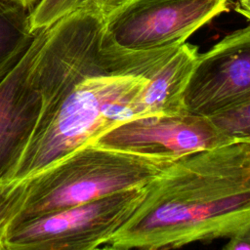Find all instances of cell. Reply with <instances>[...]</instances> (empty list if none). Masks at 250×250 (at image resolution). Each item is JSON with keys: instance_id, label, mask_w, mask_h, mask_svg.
<instances>
[{"instance_id": "cell-1", "label": "cell", "mask_w": 250, "mask_h": 250, "mask_svg": "<svg viewBox=\"0 0 250 250\" xmlns=\"http://www.w3.org/2000/svg\"><path fill=\"white\" fill-rule=\"evenodd\" d=\"M250 228V141L175 159L103 249H175Z\"/></svg>"}, {"instance_id": "cell-2", "label": "cell", "mask_w": 250, "mask_h": 250, "mask_svg": "<svg viewBox=\"0 0 250 250\" xmlns=\"http://www.w3.org/2000/svg\"><path fill=\"white\" fill-rule=\"evenodd\" d=\"M146 81L144 76L98 73L60 93L42 107L10 183L34 176L130 119L128 104Z\"/></svg>"}, {"instance_id": "cell-3", "label": "cell", "mask_w": 250, "mask_h": 250, "mask_svg": "<svg viewBox=\"0 0 250 250\" xmlns=\"http://www.w3.org/2000/svg\"><path fill=\"white\" fill-rule=\"evenodd\" d=\"M175 159L87 145L24 180L13 224L146 186Z\"/></svg>"}, {"instance_id": "cell-4", "label": "cell", "mask_w": 250, "mask_h": 250, "mask_svg": "<svg viewBox=\"0 0 250 250\" xmlns=\"http://www.w3.org/2000/svg\"><path fill=\"white\" fill-rule=\"evenodd\" d=\"M229 10L226 0H131L104 19V45L127 59L163 62L195 30Z\"/></svg>"}, {"instance_id": "cell-5", "label": "cell", "mask_w": 250, "mask_h": 250, "mask_svg": "<svg viewBox=\"0 0 250 250\" xmlns=\"http://www.w3.org/2000/svg\"><path fill=\"white\" fill-rule=\"evenodd\" d=\"M146 186L12 224L5 249H103L141 204Z\"/></svg>"}, {"instance_id": "cell-6", "label": "cell", "mask_w": 250, "mask_h": 250, "mask_svg": "<svg viewBox=\"0 0 250 250\" xmlns=\"http://www.w3.org/2000/svg\"><path fill=\"white\" fill-rule=\"evenodd\" d=\"M228 143L209 117L185 111L132 117L102 134L93 144L141 155L177 159Z\"/></svg>"}, {"instance_id": "cell-7", "label": "cell", "mask_w": 250, "mask_h": 250, "mask_svg": "<svg viewBox=\"0 0 250 250\" xmlns=\"http://www.w3.org/2000/svg\"><path fill=\"white\" fill-rule=\"evenodd\" d=\"M184 101L187 111L205 117L250 101V25L198 55Z\"/></svg>"}, {"instance_id": "cell-8", "label": "cell", "mask_w": 250, "mask_h": 250, "mask_svg": "<svg viewBox=\"0 0 250 250\" xmlns=\"http://www.w3.org/2000/svg\"><path fill=\"white\" fill-rule=\"evenodd\" d=\"M31 43L0 80V184H10L41 114V97L30 79Z\"/></svg>"}, {"instance_id": "cell-9", "label": "cell", "mask_w": 250, "mask_h": 250, "mask_svg": "<svg viewBox=\"0 0 250 250\" xmlns=\"http://www.w3.org/2000/svg\"><path fill=\"white\" fill-rule=\"evenodd\" d=\"M198 49L184 43L148 78L128 104L130 118L187 111L185 91L195 65Z\"/></svg>"}, {"instance_id": "cell-10", "label": "cell", "mask_w": 250, "mask_h": 250, "mask_svg": "<svg viewBox=\"0 0 250 250\" xmlns=\"http://www.w3.org/2000/svg\"><path fill=\"white\" fill-rule=\"evenodd\" d=\"M36 32L31 29L29 11L0 0V80L22 56Z\"/></svg>"}, {"instance_id": "cell-11", "label": "cell", "mask_w": 250, "mask_h": 250, "mask_svg": "<svg viewBox=\"0 0 250 250\" xmlns=\"http://www.w3.org/2000/svg\"><path fill=\"white\" fill-rule=\"evenodd\" d=\"M229 141H250V101L209 117Z\"/></svg>"}, {"instance_id": "cell-12", "label": "cell", "mask_w": 250, "mask_h": 250, "mask_svg": "<svg viewBox=\"0 0 250 250\" xmlns=\"http://www.w3.org/2000/svg\"><path fill=\"white\" fill-rule=\"evenodd\" d=\"M85 0H41L30 12L31 29L36 32L81 8Z\"/></svg>"}, {"instance_id": "cell-13", "label": "cell", "mask_w": 250, "mask_h": 250, "mask_svg": "<svg viewBox=\"0 0 250 250\" xmlns=\"http://www.w3.org/2000/svg\"><path fill=\"white\" fill-rule=\"evenodd\" d=\"M25 182H14L0 198V249H5V237L22 205Z\"/></svg>"}, {"instance_id": "cell-14", "label": "cell", "mask_w": 250, "mask_h": 250, "mask_svg": "<svg viewBox=\"0 0 250 250\" xmlns=\"http://www.w3.org/2000/svg\"><path fill=\"white\" fill-rule=\"evenodd\" d=\"M129 1L131 0H85L83 6H88L95 9L104 19H106L126 5Z\"/></svg>"}, {"instance_id": "cell-15", "label": "cell", "mask_w": 250, "mask_h": 250, "mask_svg": "<svg viewBox=\"0 0 250 250\" xmlns=\"http://www.w3.org/2000/svg\"><path fill=\"white\" fill-rule=\"evenodd\" d=\"M227 250L247 249L250 250V228L241 232L240 234L229 239L228 243L224 246Z\"/></svg>"}, {"instance_id": "cell-16", "label": "cell", "mask_w": 250, "mask_h": 250, "mask_svg": "<svg viewBox=\"0 0 250 250\" xmlns=\"http://www.w3.org/2000/svg\"><path fill=\"white\" fill-rule=\"evenodd\" d=\"M229 8H233L237 13L250 20V0H226Z\"/></svg>"}, {"instance_id": "cell-17", "label": "cell", "mask_w": 250, "mask_h": 250, "mask_svg": "<svg viewBox=\"0 0 250 250\" xmlns=\"http://www.w3.org/2000/svg\"><path fill=\"white\" fill-rule=\"evenodd\" d=\"M7 1L17 4V5L21 6V8L30 12L41 0H7Z\"/></svg>"}, {"instance_id": "cell-18", "label": "cell", "mask_w": 250, "mask_h": 250, "mask_svg": "<svg viewBox=\"0 0 250 250\" xmlns=\"http://www.w3.org/2000/svg\"><path fill=\"white\" fill-rule=\"evenodd\" d=\"M13 183L10 184H0V198L7 192V190L9 189V188L11 187Z\"/></svg>"}, {"instance_id": "cell-19", "label": "cell", "mask_w": 250, "mask_h": 250, "mask_svg": "<svg viewBox=\"0 0 250 250\" xmlns=\"http://www.w3.org/2000/svg\"><path fill=\"white\" fill-rule=\"evenodd\" d=\"M249 21H250V20H249Z\"/></svg>"}]
</instances>
